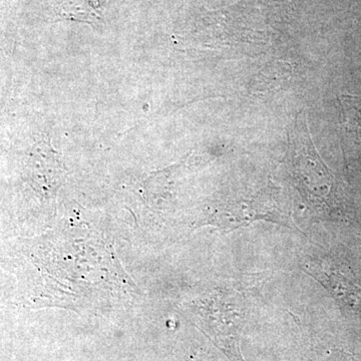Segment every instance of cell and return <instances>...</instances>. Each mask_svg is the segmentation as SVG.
<instances>
[{"label": "cell", "instance_id": "cell-1", "mask_svg": "<svg viewBox=\"0 0 361 361\" xmlns=\"http://www.w3.org/2000/svg\"><path fill=\"white\" fill-rule=\"evenodd\" d=\"M288 166L292 179L304 200L313 208H329L332 178L316 153L302 114L289 135Z\"/></svg>", "mask_w": 361, "mask_h": 361}, {"label": "cell", "instance_id": "cell-2", "mask_svg": "<svg viewBox=\"0 0 361 361\" xmlns=\"http://www.w3.org/2000/svg\"><path fill=\"white\" fill-rule=\"evenodd\" d=\"M307 272L330 292L342 308L361 320V284L355 277L318 265L311 266Z\"/></svg>", "mask_w": 361, "mask_h": 361}, {"label": "cell", "instance_id": "cell-3", "mask_svg": "<svg viewBox=\"0 0 361 361\" xmlns=\"http://www.w3.org/2000/svg\"><path fill=\"white\" fill-rule=\"evenodd\" d=\"M339 101L344 132L355 141L361 142V97L342 96Z\"/></svg>", "mask_w": 361, "mask_h": 361}, {"label": "cell", "instance_id": "cell-4", "mask_svg": "<svg viewBox=\"0 0 361 361\" xmlns=\"http://www.w3.org/2000/svg\"><path fill=\"white\" fill-rule=\"evenodd\" d=\"M106 0H73L70 7L63 11V16L68 20L99 23L103 18L104 6Z\"/></svg>", "mask_w": 361, "mask_h": 361}, {"label": "cell", "instance_id": "cell-5", "mask_svg": "<svg viewBox=\"0 0 361 361\" xmlns=\"http://www.w3.org/2000/svg\"><path fill=\"white\" fill-rule=\"evenodd\" d=\"M311 361H356L353 355L342 349H334L319 360Z\"/></svg>", "mask_w": 361, "mask_h": 361}]
</instances>
